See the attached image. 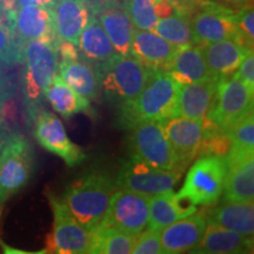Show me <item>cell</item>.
Masks as SVG:
<instances>
[{
    "mask_svg": "<svg viewBox=\"0 0 254 254\" xmlns=\"http://www.w3.org/2000/svg\"><path fill=\"white\" fill-rule=\"evenodd\" d=\"M79 52L85 62L92 65L106 63L118 56L111 40L105 33L103 26L94 14H91L90 20L81 32L78 41Z\"/></svg>",
    "mask_w": 254,
    "mask_h": 254,
    "instance_id": "obj_27",
    "label": "cell"
},
{
    "mask_svg": "<svg viewBox=\"0 0 254 254\" xmlns=\"http://www.w3.org/2000/svg\"><path fill=\"white\" fill-rule=\"evenodd\" d=\"M34 151L21 133L6 135L0 150V205L30 183L34 172Z\"/></svg>",
    "mask_w": 254,
    "mask_h": 254,
    "instance_id": "obj_5",
    "label": "cell"
},
{
    "mask_svg": "<svg viewBox=\"0 0 254 254\" xmlns=\"http://www.w3.org/2000/svg\"><path fill=\"white\" fill-rule=\"evenodd\" d=\"M254 151L231 147L226 157L224 199L252 202L254 200Z\"/></svg>",
    "mask_w": 254,
    "mask_h": 254,
    "instance_id": "obj_16",
    "label": "cell"
},
{
    "mask_svg": "<svg viewBox=\"0 0 254 254\" xmlns=\"http://www.w3.org/2000/svg\"><path fill=\"white\" fill-rule=\"evenodd\" d=\"M166 72L180 85L219 79L206 64L201 47L194 45L180 47L168 64Z\"/></svg>",
    "mask_w": 254,
    "mask_h": 254,
    "instance_id": "obj_23",
    "label": "cell"
},
{
    "mask_svg": "<svg viewBox=\"0 0 254 254\" xmlns=\"http://www.w3.org/2000/svg\"><path fill=\"white\" fill-rule=\"evenodd\" d=\"M93 243L91 253L129 254L132 253L135 237L111 226H98L92 231Z\"/></svg>",
    "mask_w": 254,
    "mask_h": 254,
    "instance_id": "obj_30",
    "label": "cell"
},
{
    "mask_svg": "<svg viewBox=\"0 0 254 254\" xmlns=\"http://www.w3.org/2000/svg\"><path fill=\"white\" fill-rule=\"evenodd\" d=\"M94 66L99 74L101 91L119 104L132 100L140 93L154 71L131 55H118Z\"/></svg>",
    "mask_w": 254,
    "mask_h": 254,
    "instance_id": "obj_4",
    "label": "cell"
},
{
    "mask_svg": "<svg viewBox=\"0 0 254 254\" xmlns=\"http://www.w3.org/2000/svg\"><path fill=\"white\" fill-rule=\"evenodd\" d=\"M157 0H124V9L138 30L154 31L158 24Z\"/></svg>",
    "mask_w": 254,
    "mask_h": 254,
    "instance_id": "obj_32",
    "label": "cell"
},
{
    "mask_svg": "<svg viewBox=\"0 0 254 254\" xmlns=\"http://www.w3.org/2000/svg\"><path fill=\"white\" fill-rule=\"evenodd\" d=\"M226 176L225 158L218 155H204L199 158L189 173L177 196L187 205L209 206L222 195Z\"/></svg>",
    "mask_w": 254,
    "mask_h": 254,
    "instance_id": "obj_6",
    "label": "cell"
},
{
    "mask_svg": "<svg viewBox=\"0 0 254 254\" xmlns=\"http://www.w3.org/2000/svg\"><path fill=\"white\" fill-rule=\"evenodd\" d=\"M182 174V171L161 170L131 158L122 165L114 182L117 189L153 196L173 190Z\"/></svg>",
    "mask_w": 254,
    "mask_h": 254,
    "instance_id": "obj_10",
    "label": "cell"
},
{
    "mask_svg": "<svg viewBox=\"0 0 254 254\" xmlns=\"http://www.w3.org/2000/svg\"><path fill=\"white\" fill-rule=\"evenodd\" d=\"M150 218L148 228L163 230L174 221L189 217L196 212V206L187 205L178 198L173 190L150 196Z\"/></svg>",
    "mask_w": 254,
    "mask_h": 254,
    "instance_id": "obj_28",
    "label": "cell"
},
{
    "mask_svg": "<svg viewBox=\"0 0 254 254\" xmlns=\"http://www.w3.org/2000/svg\"><path fill=\"white\" fill-rule=\"evenodd\" d=\"M58 43L32 40L21 47L24 64L21 88L28 123H32L38 111L43 109L45 92L58 74Z\"/></svg>",
    "mask_w": 254,
    "mask_h": 254,
    "instance_id": "obj_2",
    "label": "cell"
},
{
    "mask_svg": "<svg viewBox=\"0 0 254 254\" xmlns=\"http://www.w3.org/2000/svg\"><path fill=\"white\" fill-rule=\"evenodd\" d=\"M5 138H6L5 131L2 128H0V150H1L2 144H4V141H5Z\"/></svg>",
    "mask_w": 254,
    "mask_h": 254,
    "instance_id": "obj_44",
    "label": "cell"
},
{
    "mask_svg": "<svg viewBox=\"0 0 254 254\" xmlns=\"http://www.w3.org/2000/svg\"><path fill=\"white\" fill-rule=\"evenodd\" d=\"M234 75L243 80L246 85L254 90V55L253 50L247 53L243 62L240 63L239 67L234 72Z\"/></svg>",
    "mask_w": 254,
    "mask_h": 254,
    "instance_id": "obj_38",
    "label": "cell"
},
{
    "mask_svg": "<svg viewBox=\"0 0 254 254\" xmlns=\"http://www.w3.org/2000/svg\"><path fill=\"white\" fill-rule=\"evenodd\" d=\"M207 220L204 212L192 213L161 230L160 241L165 254L192 253L204 237Z\"/></svg>",
    "mask_w": 254,
    "mask_h": 254,
    "instance_id": "obj_17",
    "label": "cell"
},
{
    "mask_svg": "<svg viewBox=\"0 0 254 254\" xmlns=\"http://www.w3.org/2000/svg\"><path fill=\"white\" fill-rule=\"evenodd\" d=\"M254 90L233 74L219 78L209 122L226 129L238 119L253 110Z\"/></svg>",
    "mask_w": 254,
    "mask_h": 254,
    "instance_id": "obj_11",
    "label": "cell"
},
{
    "mask_svg": "<svg viewBox=\"0 0 254 254\" xmlns=\"http://www.w3.org/2000/svg\"><path fill=\"white\" fill-rule=\"evenodd\" d=\"M200 47L207 66L219 78L233 74L247 53L252 51L232 39L206 43Z\"/></svg>",
    "mask_w": 254,
    "mask_h": 254,
    "instance_id": "obj_25",
    "label": "cell"
},
{
    "mask_svg": "<svg viewBox=\"0 0 254 254\" xmlns=\"http://www.w3.org/2000/svg\"><path fill=\"white\" fill-rule=\"evenodd\" d=\"M150 196L118 189L111 196L109 208L99 226H111L138 236L147 227L150 218Z\"/></svg>",
    "mask_w": 254,
    "mask_h": 254,
    "instance_id": "obj_12",
    "label": "cell"
},
{
    "mask_svg": "<svg viewBox=\"0 0 254 254\" xmlns=\"http://www.w3.org/2000/svg\"><path fill=\"white\" fill-rule=\"evenodd\" d=\"M218 80L190 82L180 86L178 104L174 117L199 120L207 127L211 125L209 113L213 107Z\"/></svg>",
    "mask_w": 254,
    "mask_h": 254,
    "instance_id": "obj_18",
    "label": "cell"
},
{
    "mask_svg": "<svg viewBox=\"0 0 254 254\" xmlns=\"http://www.w3.org/2000/svg\"><path fill=\"white\" fill-rule=\"evenodd\" d=\"M45 98L52 109L66 119L79 113H85L88 116L94 113L90 101L73 91L58 74L46 90Z\"/></svg>",
    "mask_w": 254,
    "mask_h": 254,
    "instance_id": "obj_29",
    "label": "cell"
},
{
    "mask_svg": "<svg viewBox=\"0 0 254 254\" xmlns=\"http://www.w3.org/2000/svg\"><path fill=\"white\" fill-rule=\"evenodd\" d=\"M180 47L173 45L153 31L134 28L129 55L154 71H166Z\"/></svg>",
    "mask_w": 254,
    "mask_h": 254,
    "instance_id": "obj_19",
    "label": "cell"
},
{
    "mask_svg": "<svg viewBox=\"0 0 254 254\" xmlns=\"http://www.w3.org/2000/svg\"><path fill=\"white\" fill-rule=\"evenodd\" d=\"M52 9L57 39L78 46L81 32L90 20V6L85 0H57Z\"/></svg>",
    "mask_w": 254,
    "mask_h": 254,
    "instance_id": "obj_22",
    "label": "cell"
},
{
    "mask_svg": "<svg viewBox=\"0 0 254 254\" xmlns=\"http://www.w3.org/2000/svg\"><path fill=\"white\" fill-rule=\"evenodd\" d=\"M237 12L211 0H198L190 14L195 45L232 39L247 47L238 31Z\"/></svg>",
    "mask_w": 254,
    "mask_h": 254,
    "instance_id": "obj_8",
    "label": "cell"
},
{
    "mask_svg": "<svg viewBox=\"0 0 254 254\" xmlns=\"http://www.w3.org/2000/svg\"><path fill=\"white\" fill-rule=\"evenodd\" d=\"M116 190V182L109 173L91 170L66 189L63 199L75 219L92 232L103 221Z\"/></svg>",
    "mask_w": 254,
    "mask_h": 254,
    "instance_id": "obj_3",
    "label": "cell"
},
{
    "mask_svg": "<svg viewBox=\"0 0 254 254\" xmlns=\"http://www.w3.org/2000/svg\"><path fill=\"white\" fill-rule=\"evenodd\" d=\"M253 252V238L236 231L207 224L204 237L192 253L200 254H240Z\"/></svg>",
    "mask_w": 254,
    "mask_h": 254,
    "instance_id": "obj_24",
    "label": "cell"
},
{
    "mask_svg": "<svg viewBox=\"0 0 254 254\" xmlns=\"http://www.w3.org/2000/svg\"><path fill=\"white\" fill-rule=\"evenodd\" d=\"M211 1L233 9V11H239L240 8L245 7V6L252 5L253 0H211Z\"/></svg>",
    "mask_w": 254,
    "mask_h": 254,
    "instance_id": "obj_41",
    "label": "cell"
},
{
    "mask_svg": "<svg viewBox=\"0 0 254 254\" xmlns=\"http://www.w3.org/2000/svg\"><path fill=\"white\" fill-rule=\"evenodd\" d=\"M90 7H95V6H100L105 4H110V2L116 1V0H85Z\"/></svg>",
    "mask_w": 254,
    "mask_h": 254,
    "instance_id": "obj_43",
    "label": "cell"
},
{
    "mask_svg": "<svg viewBox=\"0 0 254 254\" xmlns=\"http://www.w3.org/2000/svg\"><path fill=\"white\" fill-rule=\"evenodd\" d=\"M236 23L238 31L243 38L245 45L253 50L254 44V12L253 5L245 6L236 13Z\"/></svg>",
    "mask_w": 254,
    "mask_h": 254,
    "instance_id": "obj_37",
    "label": "cell"
},
{
    "mask_svg": "<svg viewBox=\"0 0 254 254\" xmlns=\"http://www.w3.org/2000/svg\"><path fill=\"white\" fill-rule=\"evenodd\" d=\"M5 6V12L9 8L21 7V6H53L57 0H2Z\"/></svg>",
    "mask_w": 254,
    "mask_h": 254,
    "instance_id": "obj_40",
    "label": "cell"
},
{
    "mask_svg": "<svg viewBox=\"0 0 254 254\" xmlns=\"http://www.w3.org/2000/svg\"><path fill=\"white\" fill-rule=\"evenodd\" d=\"M161 230L142 231L135 237L132 253L134 254H164L160 241Z\"/></svg>",
    "mask_w": 254,
    "mask_h": 254,
    "instance_id": "obj_36",
    "label": "cell"
},
{
    "mask_svg": "<svg viewBox=\"0 0 254 254\" xmlns=\"http://www.w3.org/2000/svg\"><path fill=\"white\" fill-rule=\"evenodd\" d=\"M168 1L173 2V4L179 6L180 9L183 11V13L190 14L193 6H194V4L198 1V0H168Z\"/></svg>",
    "mask_w": 254,
    "mask_h": 254,
    "instance_id": "obj_42",
    "label": "cell"
},
{
    "mask_svg": "<svg viewBox=\"0 0 254 254\" xmlns=\"http://www.w3.org/2000/svg\"><path fill=\"white\" fill-rule=\"evenodd\" d=\"M0 14H5V6L2 0H0Z\"/></svg>",
    "mask_w": 254,
    "mask_h": 254,
    "instance_id": "obj_45",
    "label": "cell"
},
{
    "mask_svg": "<svg viewBox=\"0 0 254 254\" xmlns=\"http://www.w3.org/2000/svg\"><path fill=\"white\" fill-rule=\"evenodd\" d=\"M53 212V228L46 241V253L86 254L91 253L93 237L75 219L63 198L47 192Z\"/></svg>",
    "mask_w": 254,
    "mask_h": 254,
    "instance_id": "obj_7",
    "label": "cell"
},
{
    "mask_svg": "<svg viewBox=\"0 0 254 254\" xmlns=\"http://www.w3.org/2000/svg\"><path fill=\"white\" fill-rule=\"evenodd\" d=\"M92 14L97 17L105 33L119 56H128L131 50L133 26L124 7L117 5L116 1L95 7H90Z\"/></svg>",
    "mask_w": 254,
    "mask_h": 254,
    "instance_id": "obj_21",
    "label": "cell"
},
{
    "mask_svg": "<svg viewBox=\"0 0 254 254\" xmlns=\"http://www.w3.org/2000/svg\"><path fill=\"white\" fill-rule=\"evenodd\" d=\"M153 32L179 47L195 45L190 14H174L159 19Z\"/></svg>",
    "mask_w": 254,
    "mask_h": 254,
    "instance_id": "obj_31",
    "label": "cell"
},
{
    "mask_svg": "<svg viewBox=\"0 0 254 254\" xmlns=\"http://www.w3.org/2000/svg\"><path fill=\"white\" fill-rule=\"evenodd\" d=\"M58 58L59 63H69L79 59V51L74 44L69 41H58Z\"/></svg>",
    "mask_w": 254,
    "mask_h": 254,
    "instance_id": "obj_39",
    "label": "cell"
},
{
    "mask_svg": "<svg viewBox=\"0 0 254 254\" xmlns=\"http://www.w3.org/2000/svg\"><path fill=\"white\" fill-rule=\"evenodd\" d=\"M58 75L73 91L85 99L98 100L101 93V84L97 68L84 60L69 63L58 62Z\"/></svg>",
    "mask_w": 254,
    "mask_h": 254,
    "instance_id": "obj_26",
    "label": "cell"
},
{
    "mask_svg": "<svg viewBox=\"0 0 254 254\" xmlns=\"http://www.w3.org/2000/svg\"><path fill=\"white\" fill-rule=\"evenodd\" d=\"M161 124L176 154L178 168L184 172L200 155L206 131L205 124L185 117H170L161 120Z\"/></svg>",
    "mask_w": 254,
    "mask_h": 254,
    "instance_id": "obj_15",
    "label": "cell"
},
{
    "mask_svg": "<svg viewBox=\"0 0 254 254\" xmlns=\"http://www.w3.org/2000/svg\"><path fill=\"white\" fill-rule=\"evenodd\" d=\"M15 80L9 66L0 63V128H2L6 119V112L9 104L15 97Z\"/></svg>",
    "mask_w": 254,
    "mask_h": 254,
    "instance_id": "obj_35",
    "label": "cell"
},
{
    "mask_svg": "<svg viewBox=\"0 0 254 254\" xmlns=\"http://www.w3.org/2000/svg\"><path fill=\"white\" fill-rule=\"evenodd\" d=\"M230 136L232 147L254 151V117L253 110L238 119L225 129Z\"/></svg>",
    "mask_w": 254,
    "mask_h": 254,
    "instance_id": "obj_33",
    "label": "cell"
},
{
    "mask_svg": "<svg viewBox=\"0 0 254 254\" xmlns=\"http://www.w3.org/2000/svg\"><path fill=\"white\" fill-rule=\"evenodd\" d=\"M129 131L128 145L131 158L161 170L180 171L178 168L176 154L160 120L139 123L129 128Z\"/></svg>",
    "mask_w": 254,
    "mask_h": 254,
    "instance_id": "obj_9",
    "label": "cell"
},
{
    "mask_svg": "<svg viewBox=\"0 0 254 254\" xmlns=\"http://www.w3.org/2000/svg\"><path fill=\"white\" fill-rule=\"evenodd\" d=\"M31 124L33 125L34 138L45 150L62 158L69 167L84 163L86 153L69 140L65 127L56 114L40 109Z\"/></svg>",
    "mask_w": 254,
    "mask_h": 254,
    "instance_id": "obj_14",
    "label": "cell"
},
{
    "mask_svg": "<svg viewBox=\"0 0 254 254\" xmlns=\"http://www.w3.org/2000/svg\"><path fill=\"white\" fill-rule=\"evenodd\" d=\"M0 63L12 66L21 64V49L15 43L6 18L0 14Z\"/></svg>",
    "mask_w": 254,
    "mask_h": 254,
    "instance_id": "obj_34",
    "label": "cell"
},
{
    "mask_svg": "<svg viewBox=\"0 0 254 254\" xmlns=\"http://www.w3.org/2000/svg\"><path fill=\"white\" fill-rule=\"evenodd\" d=\"M180 86L168 72L153 71L140 93L132 100L119 104V125L129 129L147 120L161 122L174 117Z\"/></svg>",
    "mask_w": 254,
    "mask_h": 254,
    "instance_id": "obj_1",
    "label": "cell"
},
{
    "mask_svg": "<svg viewBox=\"0 0 254 254\" xmlns=\"http://www.w3.org/2000/svg\"><path fill=\"white\" fill-rule=\"evenodd\" d=\"M204 212L207 224L236 231L243 236L253 238L254 234V208L253 201H234L222 199L209 205Z\"/></svg>",
    "mask_w": 254,
    "mask_h": 254,
    "instance_id": "obj_20",
    "label": "cell"
},
{
    "mask_svg": "<svg viewBox=\"0 0 254 254\" xmlns=\"http://www.w3.org/2000/svg\"><path fill=\"white\" fill-rule=\"evenodd\" d=\"M15 43L23 47L32 40H46L58 43L55 31L52 6H21L5 12Z\"/></svg>",
    "mask_w": 254,
    "mask_h": 254,
    "instance_id": "obj_13",
    "label": "cell"
}]
</instances>
